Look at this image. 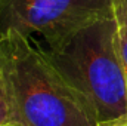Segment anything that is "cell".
Segmentation results:
<instances>
[{"mask_svg": "<svg viewBox=\"0 0 127 126\" xmlns=\"http://www.w3.org/2000/svg\"><path fill=\"white\" fill-rule=\"evenodd\" d=\"M118 49H120V57H121V63H123V70H124L127 86V34L120 27H118Z\"/></svg>", "mask_w": 127, "mask_h": 126, "instance_id": "8992f818", "label": "cell"}, {"mask_svg": "<svg viewBox=\"0 0 127 126\" xmlns=\"http://www.w3.org/2000/svg\"><path fill=\"white\" fill-rule=\"evenodd\" d=\"M112 13L118 27L127 34V0H114Z\"/></svg>", "mask_w": 127, "mask_h": 126, "instance_id": "5b68a950", "label": "cell"}, {"mask_svg": "<svg viewBox=\"0 0 127 126\" xmlns=\"http://www.w3.org/2000/svg\"><path fill=\"white\" fill-rule=\"evenodd\" d=\"M13 123H19V120L9 82L0 65V126H9Z\"/></svg>", "mask_w": 127, "mask_h": 126, "instance_id": "277c9868", "label": "cell"}, {"mask_svg": "<svg viewBox=\"0 0 127 126\" xmlns=\"http://www.w3.org/2000/svg\"><path fill=\"white\" fill-rule=\"evenodd\" d=\"M114 0H0V34L9 30L47 45L112 13Z\"/></svg>", "mask_w": 127, "mask_h": 126, "instance_id": "3957f363", "label": "cell"}, {"mask_svg": "<svg viewBox=\"0 0 127 126\" xmlns=\"http://www.w3.org/2000/svg\"><path fill=\"white\" fill-rule=\"evenodd\" d=\"M44 52L90 104L97 123L127 113V86L114 13L47 45Z\"/></svg>", "mask_w": 127, "mask_h": 126, "instance_id": "7a4b0ae2", "label": "cell"}, {"mask_svg": "<svg viewBox=\"0 0 127 126\" xmlns=\"http://www.w3.org/2000/svg\"><path fill=\"white\" fill-rule=\"evenodd\" d=\"M0 65L9 82L22 126H96L80 94L30 37L9 30L0 34Z\"/></svg>", "mask_w": 127, "mask_h": 126, "instance_id": "6da1fadb", "label": "cell"}, {"mask_svg": "<svg viewBox=\"0 0 127 126\" xmlns=\"http://www.w3.org/2000/svg\"><path fill=\"white\" fill-rule=\"evenodd\" d=\"M9 126H22L21 123H13V125H9Z\"/></svg>", "mask_w": 127, "mask_h": 126, "instance_id": "ba28073f", "label": "cell"}, {"mask_svg": "<svg viewBox=\"0 0 127 126\" xmlns=\"http://www.w3.org/2000/svg\"><path fill=\"white\" fill-rule=\"evenodd\" d=\"M96 126H127V113L120 117H115V119H111L106 122H100Z\"/></svg>", "mask_w": 127, "mask_h": 126, "instance_id": "52a82bcc", "label": "cell"}]
</instances>
